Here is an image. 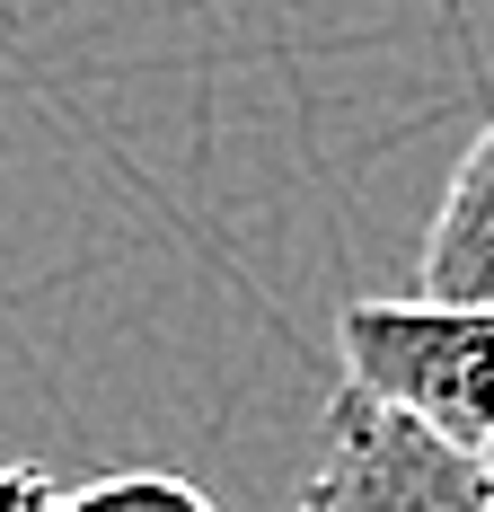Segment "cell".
<instances>
[{"mask_svg": "<svg viewBox=\"0 0 494 512\" xmlns=\"http://www.w3.org/2000/svg\"><path fill=\"white\" fill-rule=\"evenodd\" d=\"M53 468H36V460H0V512H53Z\"/></svg>", "mask_w": 494, "mask_h": 512, "instance_id": "5b68a950", "label": "cell"}, {"mask_svg": "<svg viewBox=\"0 0 494 512\" xmlns=\"http://www.w3.org/2000/svg\"><path fill=\"white\" fill-rule=\"evenodd\" d=\"M486 309H433V301H345L336 309V362L345 398L433 433L459 460H486L494 415H486Z\"/></svg>", "mask_w": 494, "mask_h": 512, "instance_id": "6da1fadb", "label": "cell"}, {"mask_svg": "<svg viewBox=\"0 0 494 512\" xmlns=\"http://www.w3.org/2000/svg\"><path fill=\"white\" fill-rule=\"evenodd\" d=\"M494 292V133H468V151L450 168L442 204L424 221V248H415V292L406 301L433 309H486Z\"/></svg>", "mask_w": 494, "mask_h": 512, "instance_id": "3957f363", "label": "cell"}, {"mask_svg": "<svg viewBox=\"0 0 494 512\" xmlns=\"http://www.w3.org/2000/svg\"><path fill=\"white\" fill-rule=\"evenodd\" d=\"M53 512H221V504L177 468H98V477L62 486Z\"/></svg>", "mask_w": 494, "mask_h": 512, "instance_id": "277c9868", "label": "cell"}, {"mask_svg": "<svg viewBox=\"0 0 494 512\" xmlns=\"http://www.w3.org/2000/svg\"><path fill=\"white\" fill-rule=\"evenodd\" d=\"M292 512H486V460H459L433 433L336 389Z\"/></svg>", "mask_w": 494, "mask_h": 512, "instance_id": "7a4b0ae2", "label": "cell"}]
</instances>
